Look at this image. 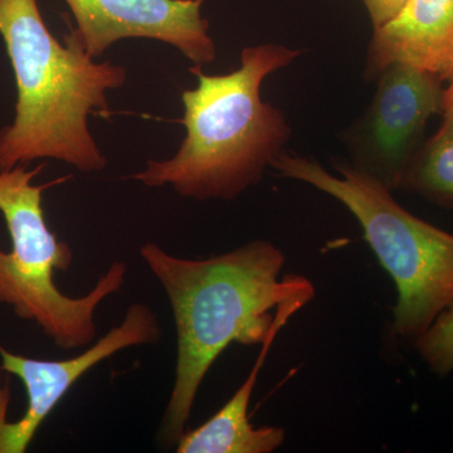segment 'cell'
Segmentation results:
<instances>
[{
    "mask_svg": "<svg viewBox=\"0 0 453 453\" xmlns=\"http://www.w3.org/2000/svg\"><path fill=\"white\" fill-rule=\"evenodd\" d=\"M336 174L315 159L283 151L271 168L342 203L359 223L396 288L392 335L413 348L438 316L453 308V234L404 210L392 190L347 160Z\"/></svg>",
    "mask_w": 453,
    "mask_h": 453,
    "instance_id": "obj_4",
    "label": "cell"
},
{
    "mask_svg": "<svg viewBox=\"0 0 453 453\" xmlns=\"http://www.w3.org/2000/svg\"><path fill=\"white\" fill-rule=\"evenodd\" d=\"M408 0H363L372 23V28L384 25L403 8Z\"/></svg>",
    "mask_w": 453,
    "mask_h": 453,
    "instance_id": "obj_13",
    "label": "cell"
},
{
    "mask_svg": "<svg viewBox=\"0 0 453 453\" xmlns=\"http://www.w3.org/2000/svg\"><path fill=\"white\" fill-rule=\"evenodd\" d=\"M442 116L440 129L422 142L405 168L398 190L453 211V110Z\"/></svg>",
    "mask_w": 453,
    "mask_h": 453,
    "instance_id": "obj_11",
    "label": "cell"
},
{
    "mask_svg": "<svg viewBox=\"0 0 453 453\" xmlns=\"http://www.w3.org/2000/svg\"><path fill=\"white\" fill-rule=\"evenodd\" d=\"M140 256L163 286L177 330V366L160 440L177 445L187 431L205 375L229 345H262L275 324L277 306L312 285L286 273V255L275 243L255 240L222 255L184 258L155 243Z\"/></svg>",
    "mask_w": 453,
    "mask_h": 453,
    "instance_id": "obj_1",
    "label": "cell"
},
{
    "mask_svg": "<svg viewBox=\"0 0 453 453\" xmlns=\"http://www.w3.org/2000/svg\"><path fill=\"white\" fill-rule=\"evenodd\" d=\"M413 348L428 371L445 378L453 372V308L442 312Z\"/></svg>",
    "mask_w": 453,
    "mask_h": 453,
    "instance_id": "obj_12",
    "label": "cell"
},
{
    "mask_svg": "<svg viewBox=\"0 0 453 453\" xmlns=\"http://www.w3.org/2000/svg\"><path fill=\"white\" fill-rule=\"evenodd\" d=\"M371 105L344 133L351 165L389 190H398L405 168L423 142L429 119L445 110L443 80L403 62L378 74Z\"/></svg>",
    "mask_w": 453,
    "mask_h": 453,
    "instance_id": "obj_6",
    "label": "cell"
},
{
    "mask_svg": "<svg viewBox=\"0 0 453 453\" xmlns=\"http://www.w3.org/2000/svg\"><path fill=\"white\" fill-rule=\"evenodd\" d=\"M43 165L0 172V213L7 225L12 251L0 249V303L22 320L33 321L64 350L92 344L97 329L95 312L110 295L120 291L127 265L113 262L95 288L82 297L65 296L53 282L55 271H67L73 253L47 226L42 195L33 186Z\"/></svg>",
    "mask_w": 453,
    "mask_h": 453,
    "instance_id": "obj_5",
    "label": "cell"
},
{
    "mask_svg": "<svg viewBox=\"0 0 453 453\" xmlns=\"http://www.w3.org/2000/svg\"><path fill=\"white\" fill-rule=\"evenodd\" d=\"M447 110H453V79L446 88L445 110H443V112L447 111Z\"/></svg>",
    "mask_w": 453,
    "mask_h": 453,
    "instance_id": "obj_14",
    "label": "cell"
},
{
    "mask_svg": "<svg viewBox=\"0 0 453 453\" xmlns=\"http://www.w3.org/2000/svg\"><path fill=\"white\" fill-rule=\"evenodd\" d=\"M76 35L89 56H103L127 38H148L175 47L196 65L216 59V43L202 16L204 0H65Z\"/></svg>",
    "mask_w": 453,
    "mask_h": 453,
    "instance_id": "obj_8",
    "label": "cell"
},
{
    "mask_svg": "<svg viewBox=\"0 0 453 453\" xmlns=\"http://www.w3.org/2000/svg\"><path fill=\"white\" fill-rule=\"evenodd\" d=\"M160 339L162 327L157 315L138 303L127 309L120 325L70 359H35L11 353L0 345L3 371L19 378L28 398L26 413L18 421L0 417V453H25L59 402L94 366L125 349L157 344Z\"/></svg>",
    "mask_w": 453,
    "mask_h": 453,
    "instance_id": "obj_7",
    "label": "cell"
},
{
    "mask_svg": "<svg viewBox=\"0 0 453 453\" xmlns=\"http://www.w3.org/2000/svg\"><path fill=\"white\" fill-rule=\"evenodd\" d=\"M250 404L232 398L207 422L186 431L175 445L178 453H273L285 443V428L255 427Z\"/></svg>",
    "mask_w": 453,
    "mask_h": 453,
    "instance_id": "obj_10",
    "label": "cell"
},
{
    "mask_svg": "<svg viewBox=\"0 0 453 453\" xmlns=\"http://www.w3.org/2000/svg\"><path fill=\"white\" fill-rule=\"evenodd\" d=\"M300 55L262 43L246 47L240 67L229 73L207 74L192 65L198 86L181 95L186 139L172 159L149 160L130 178L201 202L232 201L258 184L291 138L281 110L262 100V83Z\"/></svg>",
    "mask_w": 453,
    "mask_h": 453,
    "instance_id": "obj_2",
    "label": "cell"
},
{
    "mask_svg": "<svg viewBox=\"0 0 453 453\" xmlns=\"http://www.w3.org/2000/svg\"><path fill=\"white\" fill-rule=\"evenodd\" d=\"M0 37L17 86L16 116L0 130V172L38 159L82 173L105 168L88 116L109 110L107 91L124 86L127 70L98 64L73 31L59 43L37 0H0Z\"/></svg>",
    "mask_w": 453,
    "mask_h": 453,
    "instance_id": "obj_3",
    "label": "cell"
},
{
    "mask_svg": "<svg viewBox=\"0 0 453 453\" xmlns=\"http://www.w3.org/2000/svg\"><path fill=\"white\" fill-rule=\"evenodd\" d=\"M403 62L453 79V0H408L372 32L365 74L377 79L386 65Z\"/></svg>",
    "mask_w": 453,
    "mask_h": 453,
    "instance_id": "obj_9",
    "label": "cell"
}]
</instances>
